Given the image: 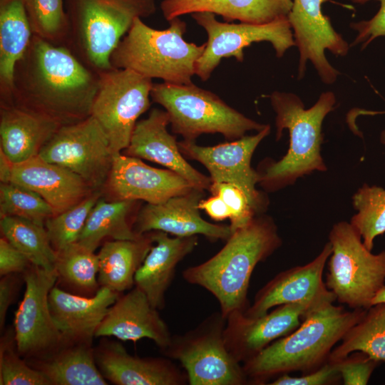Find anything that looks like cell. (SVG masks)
I'll return each instance as SVG.
<instances>
[{
    "mask_svg": "<svg viewBox=\"0 0 385 385\" xmlns=\"http://www.w3.org/2000/svg\"><path fill=\"white\" fill-rule=\"evenodd\" d=\"M100 76L71 49L34 35L15 68L11 98L61 125L91 114Z\"/></svg>",
    "mask_w": 385,
    "mask_h": 385,
    "instance_id": "obj_1",
    "label": "cell"
},
{
    "mask_svg": "<svg viewBox=\"0 0 385 385\" xmlns=\"http://www.w3.org/2000/svg\"><path fill=\"white\" fill-rule=\"evenodd\" d=\"M282 241L273 219L256 215L247 225L232 233L224 247L207 261L183 272L188 283L200 286L217 300L225 318L250 306L248 289L253 270L266 260Z\"/></svg>",
    "mask_w": 385,
    "mask_h": 385,
    "instance_id": "obj_2",
    "label": "cell"
},
{
    "mask_svg": "<svg viewBox=\"0 0 385 385\" xmlns=\"http://www.w3.org/2000/svg\"><path fill=\"white\" fill-rule=\"evenodd\" d=\"M329 303L308 312L300 325L242 363L250 384H266L272 378L294 371L308 373L329 359L336 344L365 314Z\"/></svg>",
    "mask_w": 385,
    "mask_h": 385,
    "instance_id": "obj_3",
    "label": "cell"
},
{
    "mask_svg": "<svg viewBox=\"0 0 385 385\" xmlns=\"http://www.w3.org/2000/svg\"><path fill=\"white\" fill-rule=\"evenodd\" d=\"M270 98L276 113V140L281 138L284 129H288L289 133L286 155L279 161H267L257 170L259 184L266 191L273 192L315 170H327L320 152L322 125L326 115L334 108L336 98L332 92L322 93L309 109L292 93L274 91Z\"/></svg>",
    "mask_w": 385,
    "mask_h": 385,
    "instance_id": "obj_4",
    "label": "cell"
},
{
    "mask_svg": "<svg viewBox=\"0 0 385 385\" xmlns=\"http://www.w3.org/2000/svg\"><path fill=\"white\" fill-rule=\"evenodd\" d=\"M170 26L158 30L137 18L111 56L113 68L132 70L149 78L175 84H189L206 43L186 41V23L176 17Z\"/></svg>",
    "mask_w": 385,
    "mask_h": 385,
    "instance_id": "obj_5",
    "label": "cell"
},
{
    "mask_svg": "<svg viewBox=\"0 0 385 385\" xmlns=\"http://www.w3.org/2000/svg\"><path fill=\"white\" fill-rule=\"evenodd\" d=\"M69 34L81 60L98 73L113 68L111 56L137 18L155 11L154 0H68Z\"/></svg>",
    "mask_w": 385,
    "mask_h": 385,
    "instance_id": "obj_6",
    "label": "cell"
},
{
    "mask_svg": "<svg viewBox=\"0 0 385 385\" xmlns=\"http://www.w3.org/2000/svg\"><path fill=\"white\" fill-rule=\"evenodd\" d=\"M150 97L167 112L173 133L195 141L204 133H220L235 140L250 130L257 132L267 124L256 122L224 102L212 92L192 83H153Z\"/></svg>",
    "mask_w": 385,
    "mask_h": 385,
    "instance_id": "obj_7",
    "label": "cell"
},
{
    "mask_svg": "<svg viewBox=\"0 0 385 385\" xmlns=\"http://www.w3.org/2000/svg\"><path fill=\"white\" fill-rule=\"evenodd\" d=\"M332 253L325 284L336 301L351 309H367L385 285V250L373 254L350 222L341 221L329 234Z\"/></svg>",
    "mask_w": 385,
    "mask_h": 385,
    "instance_id": "obj_8",
    "label": "cell"
},
{
    "mask_svg": "<svg viewBox=\"0 0 385 385\" xmlns=\"http://www.w3.org/2000/svg\"><path fill=\"white\" fill-rule=\"evenodd\" d=\"M226 318L211 314L197 326L173 335L163 355L180 363L190 385H246L250 381L242 364L227 349L224 330Z\"/></svg>",
    "mask_w": 385,
    "mask_h": 385,
    "instance_id": "obj_9",
    "label": "cell"
},
{
    "mask_svg": "<svg viewBox=\"0 0 385 385\" xmlns=\"http://www.w3.org/2000/svg\"><path fill=\"white\" fill-rule=\"evenodd\" d=\"M91 114L106 135L113 154L123 151L138 118L150 107L152 79L132 70L113 68L99 73Z\"/></svg>",
    "mask_w": 385,
    "mask_h": 385,
    "instance_id": "obj_10",
    "label": "cell"
},
{
    "mask_svg": "<svg viewBox=\"0 0 385 385\" xmlns=\"http://www.w3.org/2000/svg\"><path fill=\"white\" fill-rule=\"evenodd\" d=\"M191 16L207 34L195 71V75L204 81L210 78L222 58L235 57L237 61H243L244 49L253 43L270 42L277 57H282L287 49L295 46L287 16L262 24L221 22L216 19L215 14L208 11L195 12Z\"/></svg>",
    "mask_w": 385,
    "mask_h": 385,
    "instance_id": "obj_11",
    "label": "cell"
},
{
    "mask_svg": "<svg viewBox=\"0 0 385 385\" xmlns=\"http://www.w3.org/2000/svg\"><path fill=\"white\" fill-rule=\"evenodd\" d=\"M108 139L92 116L62 125L38 156L79 175L93 190L106 185L113 164Z\"/></svg>",
    "mask_w": 385,
    "mask_h": 385,
    "instance_id": "obj_12",
    "label": "cell"
},
{
    "mask_svg": "<svg viewBox=\"0 0 385 385\" xmlns=\"http://www.w3.org/2000/svg\"><path fill=\"white\" fill-rule=\"evenodd\" d=\"M26 289L14 317L17 349L26 359L51 354L65 342L50 311L48 295L58 280L56 270L31 265L23 274Z\"/></svg>",
    "mask_w": 385,
    "mask_h": 385,
    "instance_id": "obj_13",
    "label": "cell"
},
{
    "mask_svg": "<svg viewBox=\"0 0 385 385\" xmlns=\"http://www.w3.org/2000/svg\"><path fill=\"white\" fill-rule=\"evenodd\" d=\"M270 126L253 135H245L214 146H201L195 141L178 142L185 158L204 165L212 183H227L241 188L250 199L257 214H263L268 205L267 195L256 188L260 176L251 166L252 155L260 143L269 135Z\"/></svg>",
    "mask_w": 385,
    "mask_h": 385,
    "instance_id": "obj_14",
    "label": "cell"
},
{
    "mask_svg": "<svg viewBox=\"0 0 385 385\" xmlns=\"http://www.w3.org/2000/svg\"><path fill=\"white\" fill-rule=\"evenodd\" d=\"M329 0H292L287 15L295 45L299 51L298 78H302L310 61L323 83L332 84L339 72L327 61L326 49L336 56L347 54L348 43L333 28L322 11V4Z\"/></svg>",
    "mask_w": 385,
    "mask_h": 385,
    "instance_id": "obj_15",
    "label": "cell"
},
{
    "mask_svg": "<svg viewBox=\"0 0 385 385\" xmlns=\"http://www.w3.org/2000/svg\"><path fill=\"white\" fill-rule=\"evenodd\" d=\"M331 253L332 246L328 242L309 263L278 273L256 293L245 315L257 317L286 304L304 303L318 307L336 302L335 295L323 280L324 267Z\"/></svg>",
    "mask_w": 385,
    "mask_h": 385,
    "instance_id": "obj_16",
    "label": "cell"
},
{
    "mask_svg": "<svg viewBox=\"0 0 385 385\" xmlns=\"http://www.w3.org/2000/svg\"><path fill=\"white\" fill-rule=\"evenodd\" d=\"M315 308L304 303L286 304L257 317H248L244 312H234L226 317L224 339L227 349L242 364L274 341L295 330L304 316Z\"/></svg>",
    "mask_w": 385,
    "mask_h": 385,
    "instance_id": "obj_17",
    "label": "cell"
},
{
    "mask_svg": "<svg viewBox=\"0 0 385 385\" xmlns=\"http://www.w3.org/2000/svg\"><path fill=\"white\" fill-rule=\"evenodd\" d=\"M204 195V191L192 188L158 204L147 203L136 215L133 231L138 235L163 231L176 237L201 235L213 242L227 240L232 235L230 225L211 223L201 217L198 205Z\"/></svg>",
    "mask_w": 385,
    "mask_h": 385,
    "instance_id": "obj_18",
    "label": "cell"
},
{
    "mask_svg": "<svg viewBox=\"0 0 385 385\" xmlns=\"http://www.w3.org/2000/svg\"><path fill=\"white\" fill-rule=\"evenodd\" d=\"M106 184L115 200H140L150 204L165 202L194 188L169 169L151 167L140 158L121 153L113 155Z\"/></svg>",
    "mask_w": 385,
    "mask_h": 385,
    "instance_id": "obj_19",
    "label": "cell"
},
{
    "mask_svg": "<svg viewBox=\"0 0 385 385\" xmlns=\"http://www.w3.org/2000/svg\"><path fill=\"white\" fill-rule=\"evenodd\" d=\"M169 123L165 111L153 108L146 118L137 122L124 154L163 165L183 177L194 188L209 190L212 183L210 177L186 161L176 138L167 130Z\"/></svg>",
    "mask_w": 385,
    "mask_h": 385,
    "instance_id": "obj_20",
    "label": "cell"
},
{
    "mask_svg": "<svg viewBox=\"0 0 385 385\" xmlns=\"http://www.w3.org/2000/svg\"><path fill=\"white\" fill-rule=\"evenodd\" d=\"M103 377L117 385H185L188 376L173 360L139 357L128 354L117 342H105L94 349Z\"/></svg>",
    "mask_w": 385,
    "mask_h": 385,
    "instance_id": "obj_21",
    "label": "cell"
},
{
    "mask_svg": "<svg viewBox=\"0 0 385 385\" xmlns=\"http://www.w3.org/2000/svg\"><path fill=\"white\" fill-rule=\"evenodd\" d=\"M172 336L158 309L135 286L117 299L95 334V337H115L133 342L148 338L161 351L168 347Z\"/></svg>",
    "mask_w": 385,
    "mask_h": 385,
    "instance_id": "obj_22",
    "label": "cell"
},
{
    "mask_svg": "<svg viewBox=\"0 0 385 385\" xmlns=\"http://www.w3.org/2000/svg\"><path fill=\"white\" fill-rule=\"evenodd\" d=\"M40 195L59 214L79 203L93 190L78 175L38 155L12 163L9 182Z\"/></svg>",
    "mask_w": 385,
    "mask_h": 385,
    "instance_id": "obj_23",
    "label": "cell"
},
{
    "mask_svg": "<svg viewBox=\"0 0 385 385\" xmlns=\"http://www.w3.org/2000/svg\"><path fill=\"white\" fill-rule=\"evenodd\" d=\"M120 293L100 287L85 297L53 287L48 295L52 317L65 342L91 344L96 332Z\"/></svg>",
    "mask_w": 385,
    "mask_h": 385,
    "instance_id": "obj_24",
    "label": "cell"
},
{
    "mask_svg": "<svg viewBox=\"0 0 385 385\" xmlns=\"http://www.w3.org/2000/svg\"><path fill=\"white\" fill-rule=\"evenodd\" d=\"M153 245L135 272L134 286L160 310L165 305V293L171 284L178 263L192 252L197 235L170 237L163 231H151Z\"/></svg>",
    "mask_w": 385,
    "mask_h": 385,
    "instance_id": "obj_25",
    "label": "cell"
},
{
    "mask_svg": "<svg viewBox=\"0 0 385 385\" xmlns=\"http://www.w3.org/2000/svg\"><path fill=\"white\" fill-rule=\"evenodd\" d=\"M61 125L52 118L21 106H4L0 115V150L12 163H22L38 155Z\"/></svg>",
    "mask_w": 385,
    "mask_h": 385,
    "instance_id": "obj_26",
    "label": "cell"
},
{
    "mask_svg": "<svg viewBox=\"0 0 385 385\" xmlns=\"http://www.w3.org/2000/svg\"><path fill=\"white\" fill-rule=\"evenodd\" d=\"M91 344L64 342L46 356L29 359L26 362L40 371L51 385H106Z\"/></svg>",
    "mask_w": 385,
    "mask_h": 385,
    "instance_id": "obj_27",
    "label": "cell"
},
{
    "mask_svg": "<svg viewBox=\"0 0 385 385\" xmlns=\"http://www.w3.org/2000/svg\"><path fill=\"white\" fill-rule=\"evenodd\" d=\"M33 36L23 0H1L0 82L4 98L11 99L16 64L26 53Z\"/></svg>",
    "mask_w": 385,
    "mask_h": 385,
    "instance_id": "obj_28",
    "label": "cell"
},
{
    "mask_svg": "<svg viewBox=\"0 0 385 385\" xmlns=\"http://www.w3.org/2000/svg\"><path fill=\"white\" fill-rule=\"evenodd\" d=\"M151 232L133 240L106 241L98 253L100 287L120 293L134 285L135 272L153 245Z\"/></svg>",
    "mask_w": 385,
    "mask_h": 385,
    "instance_id": "obj_29",
    "label": "cell"
},
{
    "mask_svg": "<svg viewBox=\"0 0 385 385\" xmlns=\"http://www.w3.org/2000/svg\"><path fill=\"white\" fill-rule=\"evenodd\" d=\"M136 200L100 199L88 215L77 241L87 249L95 251L106 237L116 240H133L143 235L136 234L129 217Z\"/></svg>",
    "mask_w": 385,
    "mask_h": 385,
    "instance_id": "obj_30",
    "label": "cell"
},
{
    "mask_svg": "<svg viewBox=\"0 0 385 385\" xmlns=\"http://www.w3.org/2000/svg\"><path fill=\"white\" fill-rule=\"evenodd\" d=\"M334 346L328 361L337 362L355 351H361L379 362H385V303L372 305L363 317Z\"/></svg>",
    "mask_w": 385,
    "mask_h": 385,
    "instance_id": "obj_31",
    "label": "cell"
},
{
    "mask_svg": "<svg viewBox=\"0 0 385 385\" xmlns=\"http://www.w3.org/2000/svg\"><path fill=\"white\" fill-rule=\"evenodd\" d=\"M1 231L16 249L34 265L48 270H55L57 252L52 247L45 225L24 218L1 217Z\"/></svg>",
    "mask_w": 385,
    "mask_h": 385,
    "instance_id": "obj_32",
    "label": "cell"
},
{
    "mask_svg": "<svg viewBox=\"0 0 385 385\" xmlns=\"http://www.w3.org/2000/svg\"><path fill=\"white\" fill-rule=\"evenodd\" d=\"M292 3V0H207L193 13L208 11L221 16L227 22L238 20L262 24L287 16Z\"/></svg>",
    "mask_w": 385,
    "mask_h": 385,
    "instance_id": "obj_33",
    "label": "cell"
},
{
    "mask_svg": "<svg viewBox=\"0 0 385 385\" xmlns=\"http://www.w3.org/2000/svg\"><path fill=\"white\" fill-rule=\"evenodd\" d=\"M55 270L58 279L77 289L93 292L100 287L98 255L77 242L57 252Z\"/></svg>",
    "mask_w": 385,
    "mask_h": 385,
    "instance_id": "obj_34",
    "label": "cell"
},
{
    "mask_svg": "<svg viewBox=\"0 0 385 385\" xmlns=\"http://www.w3.org/2000/svg\"><path fill=\"white\" fill-rule=\"evenodd\" d=\"M352 203L357 213L350 224L371 251L374 239L385 233V189L364 184L353 195Z\"/></svg>",
    "mask_w": 385,
    "mask_h": 385,
    "instance_id": "obj_35",
    "label": "cell"
},
{
    "mask_svg": "<svg viewBox=\"0 0 385 385\" xmlns=\"http://www.w3.org/2000/svg\"><path fill=\"white\" fill-rule=\"evenodd\" d=\"M23 1L34 35L57 45L68 37L70 26L63 0Z\"/></svg>",
    "mask_w": 385,
    "mask_h": 385,
    "instance_id": "obj_36",
    "label": "cell"
},
{
    "mask_svg": "<svg viewBox=\"0 0 385 385\" xmlns=\"http://www.w3.org/2000/svg\"><path fill=\"white\" fill-rule=\"evenodd\" d=\"M1 217L14 216L45 225L54 215L51 205L34 191L12 183L0 185Z\"/></svg>",
    "mask_w": 385,
    "mask_h": 385,
    "instance_id": "obj_37",
    "label": "cell"
},
{
    "mask_svg": "<svg viewBox=\"0 0 385 385\" xmlns=\"http://www.w3.org/2000/svg\"><path fill=\"white\" fill-rule=\"evenodd\" d=\"M100 196V192L93 191L79 203L46 220L45 227L56 252L78 241L88 215Z\"/></svg>",
    "mask_w": 385,
    "mask_h": 385,
    "instance_id": "obj_38",
    "label": "cell"
},
{
    "mask_svg": "<svg viewBox=\"0 0 385 385\" xmlns=\"http://www.w3.org/2000/svg\"><path fill=\"white\" fill-rule=\"evenodd\" d=\"M21 356L17 349L14 329H9L0 342L1 385H51L40 371Z\"/></svg>",
    "mask_w": 385,
    "mask_h": 385,
    "instance_id": "obj_39",
    "label": "cell"
},
{
    "mask_svg": "<svg viewBox=\"0 0 385 385\" xmlns=\"http://www.w3.org/2000/svg\"><path fill=\"white\" fill-rule=\"evenodd\" d=\"M209 191L212 195H220L228 206L232 233L247 225L259 215L245 192L233 184L212 183Z\"/></svg>",
    "mask_w": 385,
    "mask_h": 385,
    "instance_id": "obj_40",
    "label": "cell"
},
{
    "mask_svg": "<svg viewBox=\"0 0 385 385\" xmlns=\"http://www.w3.org/2000/svg\"><path fill=\"white\" fill-rule=\"evenodd\" d=\"M344 385H366L379 364L363 352H352L344 359L334 362Z\"/></svg>",
    "mask_w": 385,
    "mask_h": 385,
    "instance_id": "obj_41",
    "label": "cell"
},
{
    "mask_svg": "<svg viewBox=\"0 0 385 385\" xmlns=\"http://www.w3.org/2000/svg\"><path fill=\"white\" fill-rule=\"evenodd\" d=\"M342 376L334 362L327 361L319 369L302 374L300 376L282 374L274 379L270 385H329L339 384Z\"/></svg>",
    "mask_w": 385,
    "mask_h": 385,
    "instance_id": "obj_42",
    "label": "cell"
},
{
    "mask_svg": "<svg viewBox=\"0 0 385 385\" xmlns=\"http://www.w3.org/2000/svg\"><path fill=\"white\" fill-rule=\"evenodd\" d=\"M356 4H365L373 0H349ZM380 3L377 13L369 20L351 24V27L357 31V35L351 46L361 43L365 48L374 40L385 36V0H374Z\"/></svg>",
    "mask_w": 385,
    "mask_h": 385,
    "instance_id": "obj_43",
    "label": "cell"
},
{
    "mask_svg": "<svg viewBox=\"0 0 385 385\" xmlns=\"http://www.w3.org/2000/svg\"><path fill=\"white\" fill-rule=\"evenodd\" d=\"M32 264L4 237L0 239V275L23 274Z\"/></svg>",
    "mask_w": 385,
    "mask_h": 385,
    "instance_id": "obj_44",
    "label": "cell"
},
{
    "mask_svg": "<svg viewBox=\"0 0 385 385\" xmlns=\"http://www.w3.org/2000/svg\"><path fill=\"white\" fill-rule=\"evenodd\" d=\"M20 286L19 274L2 276L0 280V328L4 329L7 312L15 299Z\"/></svg>",
    "mask_w": 385,
    "mask_h": 385,
    "instance_id": "obj_45",
    "label": "cell"
},
{
    "mask_svg": "<svg viewBox=\"0 0 385 385\" xmlns=\"http://www.w3.org/2000/svg\"><path fill=\"white\" fill-rule=\"evenodd\" d=\"M207 0H163L160 9L165 19L169 21L185 14H191L195 8Z\"/></svg>",
    "mask_w": 385,
    "mask_h": 385,
    "instance_id": "obj_46",
    "label": "cell"
},
{
    "mask_svg": "<svg viewBox=\"0 0 385 385\" xmlns=\"http://www.w3.org/2000/svg\"><path fill=\"white\" fill-rule=\"evenodd\" d=\"M210 218L215 221H222L230 217V211L223 199L218 195H212L207 199H202L198 205Z\"/></svg>",
    "mask_w": 385,
    "mask_h": 385,
    "instance_id": "obj_47",
    "label": "cell"
},
{
    "mask_svg": "<svg viewBox=\"0 0 385 385\" xmlns=\"http://www.w3.org/2000/svg\"><path fill=\"white\" fill-rule=\"evenodd\" d=\"M12 163L0 150V180L1 183H8Z\"/></svg>",
    "mask_w": 385,
    "mask_h": 385,
    "instance_id": "obj_48",
    "label": "cell"
},
{
    "mask_svg": "<svg viewBox=\"0 0 385 385\" xmlns=\"http://www.w3.org/2000/svg\"><path fill=\"white\" fill-rule=\"evenodd\" d=\"M379 303H385V285L376 294L373 298L371 301V306Z\"/></svg>",
    "mask_w": 385,
    "mask_h": 385,
    "instance_id": "obj_49",
    "label": "cell"
},
{
    "mask_svg": "<svg viewBox=\"0 0 385 385\" xmlns=\"http://www.w3.org/2000/svg\"><path fill=\"white\" fill-rule=\"evenodd\" d=\"M380 141L383 145H385V128L381 133Z\"/></svg>",
    "mask_w": 385,
    "mask_h": 385,
    "instance_id": "obj_50",
    "label": "cell"
}]
</instances>
